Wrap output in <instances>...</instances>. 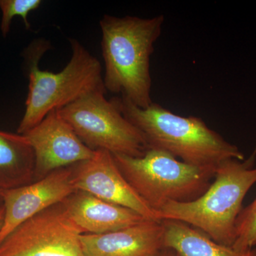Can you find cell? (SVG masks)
<instances>
[{
  "instance_id": "1",
  "label": "cell",
  "mask_w": 256,
  "mask_h": 256,
  "mask_svg": "<svg viewBox=\"0 0 256 256\" xmlns=\"http://www.w3.org/2000/svg\"><path fill=\"white\" fill-rule=\"evenodd\" d=\"M163 15L152 18L104 15L100 21L106 90L146 108L151 98L150 56L161 34Z\"/></svg>"
},
{
  "instance_id": "2",
  "label": "cell",
  "mask_w": 256,
  "mask_h": 256,
  "mask_svg": "<svg viewBox=\"0 0 256 256\" xmlns=\"http://www.w3.org/2000/svg\"><path fill=\"white\" fill-rule=\"evenodd\" d=\"M112 100L140 131L148 148L166 152L184 162L204 168H216L226 160L245 159L238 146L226 140L200 118L178 116L154 102L142 108L122 96Z\"/></svg>"
},
{
  "instance_id": "3",
  "label": "cell",
  "mask_w": 256,
  "mask_h": 256,
  "mask_svg": "<svg viewBox=\"0 0 256 256\" xmlns=\"http://www.w3.org/2000/svg\"><path fill=\"white\" fill-rule=\"evenodd\" d=\"M70 60L57 73L38 66L50 44L38 40L26 50L28 92L18 134L28 132L52 111L60 110L90 92H106L100 62L77 40L70 38Z\"/></svg>"
},
{
  "instance_id": "4",
  "label": "cell",
  "mask_w": 256,
  "mask_h": 256,
  "mask_svg": "<svg viewBox=\"0 0 256 256\" xmlns=\"http://www.w3.org/2000/svg\"><path fill=\"white\" fill-rule=\"evenodd\" d=\"M256 148L246 161L230 159L216 169L214 181L200 198L186 203L168 202L158 210L160 220H180L226 246H233L242 202L256 183Z\"/></svg>"
},
{
  "instance_id": "5",
  "label": "cell",
  "mask_w": 256,
  "mask_h": 256,
  "mask_svg": "<svg viewBox=\"0 0 256 256\" xmlns=\"http://www.w3.org/2000/svg\"><path fill=\"white\" fill-rule=\"evenodd\" d=\"M112 156L131 186L158 214L168 202L186 203L200 198L210 188L216 169L188 164L152 148L138 158Z\"/></svg>"
},
{
  "instance_id": "6",
  "label": "cell",
  "mask_w": 256,
  "mask_h": 256,
  "mask_svg": "<svg viewBox=\"0 0 256 256\" xmlns=\"http://www.w3.org/2000/svg\"><path fill=\"white\" fill-rule=\"evenodd\" d=\"M106 92H90L57 112L92 150L142 156L148 146L142 133L124 117L112 99H106Z\"/></svg>"
},
{
  "instance_id": "7",
  "label": "cell",
  "mask_w": 256,
  "mask_h": 256,
  "mask_svg": "<svg viewBox=\"0 0 256 256\" xmlns=\"http://www.w3.org/2000/svg\"><path fill=\"white\" fill-rule=\"evenodd\" d=\"M82 234L58 204L14 229L0 244V256H82Z\"/></svg>"
},
{
  "instance_id": "8",
  "label": "cell",
  "mask_w": 256,
  "mask_h": 256,
  "mask_svg": "<svg viewBox=\"0 0 256 256\" xmlns=\"http://www.w3.org/2000/svg\"><path fill=\"white\" fill-rule=\"evenodd\" d=\"M72 166L76 191L130 208L146 220L161 222L158 212L146 204L124 178L110 152L98 150L90 159Z\"/></svg>"
},
{
  "instance_id": "9",
  "label": "cell",
  "mask_w": 256,
  "mask_h": 256,
  "mask_svg": "<svg viewBox=\"0 0 256 256\" xmlns=\"http://www.w3.org/2000/svg\"><path fill=\"white\" fill-rule=\"evenodd\" d=\"M76 191L72 166L55 170L24 186L1 190L4 215L0 228V244L25 220L62 203Z\"/></svg>"
},
{
  "instance_id": "10",
  "label": "cell",
  "mask_w": 256,
  "mask_h": 256,
  "mask_svg": "<svg viewBox=\"0 0 256 256\" xmlns=\"http://www.w3.org/2000/svg\"><path fill=\"white\" fill-rule=\"evenodd\" d=\"M24 134L34 153V181L55 170L89 160L94 154L57 110L47 114Z\"/></svg>"
},
{
  "instance_id": "11",
  "label": "cell",
  "mask_w": 256,
  "mask_h": 256,
  "mask_svg": "<svg viewBox=\"0 0 256 256\" xmlns=\"http://www.w3.org/2000/svg\"><path fill=\"white\" fill-rule=\"evenodd\" d=\"M82 256H159L164 248L161 222L146 220L110 233L82 234Z\"/></svg>"
},
{
  "instance_id": "12",
  "label": "cell",
  "mask_w": 256,
  "mask_h": 256,
  "mask_svg": "<svg viewBox=\"0 0 256 256\" xmlns=\"http://www.w3.org/2000/svg\"><path fill=\"white\" fill-rule=\"evenodd\" d=\"M62 204L82 234L110 233L146 220L134 210L86 192L76 191Z\"/></svg>"
},
{
  "instance_id": "13",
  "label": "cell",
  "mask_w": 256,
  "mask_h": 256,
  "mask_svg": "<svg viewBox=\"0 0 256 256\" xmlns=\"http://www.w3.org/2000/svg\"><path fill=\"white\" fill-rule=\"evenodd\" d=\"M35 156L24 134L0 130V190L34 182Z\"/></svg>"
},
{
  "instance_id": "14",
  "label": "cell",
  "mask_w": 256,
  "mask_h": 256,
  "mask_svg": "<svg viewBox=\"0 0 256 256\" xmlns=\"http://www.w3.org/2000/svg\"><path fill=\"white\" fill-rule=\"evenodd\" d=\"M164 230V248L181 256H248V252L216 242L206 234L178 220H161Z\"/></svg>"
},
{
  "instance_id": "15",
  "label": "cell",
  "mask_w": 256,
  "mask_h": 256,
  "mask_svg": "<svg viewBox=\"0 0 256 256\" xmlns=\"http://www.w3.org/2000/svg\"><path fill=\"white\" fill-rule=\"evenodd\" d=\"M256 246V198L242 208L236 224V240L233 246L238 252H247Z\"/></svg>"
},
{
  "instance_id": "16",
  "label": "cell",
  "mask_w": 256,
  "mask_h": 256,
  "mask_svg": "<svg viewBox=\"0 0 256 256\" xmlns=\"http://www.w3.org/2000/svg\"><path fill=\"white\" fill-rule=\"evenodd\" d=\"M41 0H0L2 12L0 30L2 36L6 37L10 31L12 21L14 16H20L23 20L25 28L30 30L31 24L28 22L30 13L41 6Z\"/></svg>"
},
{
  "instance_id": "17",
  "label": "cell",
  "mask_w": 256,
  "mask_h": 256,
  "mask_svg": "<svg viewBox=\"0 0 256 256\" xmlns=\"http://www.w3.org/2000/svg\"><path fill=\"white\" fill-rule=\"evenodd\" d=\"M159 256H181L178 255V252H174L172 249L168 248H164L160 252Z\"/></svg>"
},
{
  "instance_id": "18",
  "label": "cell",
  "mask_w": 256,
  "mask_h": 256,
  "mask_svg": "<svg viewBox=\"0 0 256 256\" xmlns=\"http://www.w3.org/2000/svg\"><path fill=\"white\" fill-rule=\"evenodd\" d=\"M4 207L2 206L0 208V228L2 225L3 220H4Z\"/></svg>"
},
{
  "instance_id": "19",
  "label": "cell",
  "mask_w": 256,
  "mask_h": 256,
  "mask_svg": "<svg viewBox=\"0 0 256 256\" xmlns=\"http://www.w3.org/2000/svg\"><path fill=\"white\" fill-rule=\"evenodd\" d=\"M248 256H256V249H252L248 252Z\"/></svg>"
},
{
  "instance_id": "20",
  "label": "cell",
  "mask_w": 256,
  "mask_h": 256,
  "mask_svg": "<svg viewBox=\"0 0 256 256\" xmlns=\"http://www.w3.org/2000/svg\"><path fill=\"white\" fill-rule=\"evenodd\" d=\"M2 206H3V200L2 196L1 194V190H0V208H1Z\"/></svg>"
}]
</instances>
